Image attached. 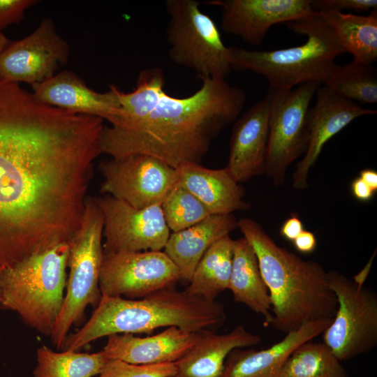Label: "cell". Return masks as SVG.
Instances as JSON below:
<instances>
[{"instance_id": "obj_26", "label": "cell", "mask_w": 377, "mask_h": 377, "mask_svg": "<svg viewBox=\"0 0 377 377\" xmlns=\"http://www.w3.org/2000/svg\"><path fill=\"white\" fill-rule=\"evenodd\" d=\"M234 239L230 235L215 242L198 263L186 290L208 301L228 288Z\"/></svg>"}, {"instance_id": "obj_37", "label": "cell", "mask_w": 377, "mask_h": 377, "mask_svg": "<svg viewBox=\"0 0 377 377\" xmlns=\"http://www.w3.org/2000/svg\"><path fill=\"white\" fill-rule=\"evenodd\" d=\"M353 195L358 200L368 202L373 198L375 192L360 177H356L350 184Z\"/></svg>"}, {"instance_id": "obj_6", "label": "cell", "mask_w": 377, "mask_h": 377, "mask_svg": "<svg viewBox=\"0 0 377 377\" xmlns=\"http://www.w3.org/2000/svg\"><path fill=\"white\" fill-rule=\"evenodd\" d=\"M68 256L69 244L63 243L4 267L0 306L51 336L64 300Z\"/></svg>"}, {"instance_id": "obj_33", "label": "cell", "mask_w": 377, "mask_h": 377, "mask_svg": "<svg viewBox=\"0 0 377 377\" xmlns=\"http://www.w3.org/2000/svg\"><path fill=\"white\" fill-rule=\"evenodd\" d=\"M312 9L320 11H334L342 13L343 10L363 12L377 8L376 0H311Z\"/></svg>"}, {"instance_id": "obj_8", "label": "cell", "mask_w": 377, "mask_h": 377, "mask_svg": "<svg viewBox=\"0 0 377 377\" xmlns=\"http://www.w3.org/2000/svg\"><path fill=\"white\" fill-rule=\"evenodd\" d=\"M196 0H167L168 55L174 64L193 71L201 80L226 78L231 72L228 47L213 19Z\"/></svg>"}, {"instance_id": "obj_10", "label": "cell", "mask_w": 377, "mask_h": 377, "mask_svg": "<svg viewBox=\"0 0 377 377\" xmlns=\"http://www.w3.org/2000/svg\"><path fill=\"white\" fill-rule=\"evenodd\" d=\"M320 85L309 82L294 90L268 88L270 112L264 173L276 186L284 183L288 167L306 150L307 114Z\"/></svg>"}, {"instance_id": "obj_20", "label": "cell", "mask_w": 377, "mask_h": 377, "mask_svg": "<svg viewBox=\"0 0 377 377\" xmlns=\"http://www.w3.org/2000/svg\"><path fill=\"white\" fill-rule=\"evenodd\" d=\"M332 320L328 318L305 323L266 349L233 350L226 358L221 377H279L292 352L300 344L323 334Z\"/></svg>"}, {"instance_id": "obj_13", "label": "cell", "mask_w": 377, "mask_h": 377, "mask_svg": "<svg viewBox=\"0 0 377 377\" xmlns=\"http://www.w3.org/2000/svg\"><path fill=\"white\" fill-rule=\"evenodd\" d=\"M96 200L103 216V255L164 249L170 230L161 205L137 209L110 195Z\"/></svg>"}, {"instance_id": "obj_5", "label": "cell", "mask_w": 377, "mask_h": 377, "mask_svg": "<svg viewBox=\"0 0 377 377\" xmlns=\"http://www.w3.org/2000/svg\"><path fill=\"white\" fill-rule=\"evenodd\" d=\"M286 25L305 36V43L272 51L228 47L232 70L251 71L263 75L269 88L274 89L290 90L309 82L324 84L337 66L335 59L346 53L336 35L318 13Z\"/></svg>"}, {"instance_id": "obj_9", "label": "cell", "mask_w": 377, "mask_h": 377, "mask_svg": "<svg viewBox=\"0 0 377 377\" xmlns=\"http://www.w3.org/2000/svg\"><path fill=\"white\" fill-rule=\"evenodd\" d=\"M337 300L332 322L323 332V343L341 362L367 353L377 346V294L338 271L327 272Z\"/></svg>"}, {"instance_id": "obj_16", "label": "cell", "mask_w": 377, "mask_h": 377, "mask_svg": "<svg viewBox=\"0 0 377 377\" xmlns=\"http://www.w3.org/2000/svg\"><path fill=\"white\" fill-rule=\"evenodd\" d=\"M316 94L315 105L307 114V148L293 175V186L297 190L308 187L309 171L328 140L356 118L376 114V110L337 95L325 85H320Z\"/></svg>"}, {"instance_id": "obj_14", "label": "cell", "mask_w": 377, "mask_h": 377, "mask_svg": "<svg viewBox=\"0 0 377 377\" xmlns=\"http://www.w3.org/2000/svg\"><path fill=\"white\" fill-rule=\"evenodd\" d=\"M68 53V45L57 33L52 21L44 19L31 34L9 42L2 51L0 77L17 84L40 83L66 63Z\"/></svg>"}, {"instance_id": "obj_18", "label": "cell", "mask_w": 377, "mask_h": 377, "mask_svg": "<svg viewBox=\"0 0 377 377\" xmlns=\"http://www.w3.org/2000/svg\"><path fill=\"white\" fill-rule=\"evenodd\" d=\"M31 87L34 98L43 105L97 117L110 124L120 113L116 86L111 85L106 92H97L71 71H64Z\"/></svg>"}, {"instance_id": "obj_24", "label": "cell", "mask_w": 377, "mask_h": 377, "mask_svg": "<svg viewBox=\"0 0 377 377\" xmlns=\"http://www.w3.org/2000/svg\"><path fill=\"white\" fill-rule=\"evenodd\" d=\"M234 301L246 305L264 317V325H271L272 304L263 279L256 254L244 238L234 240L232 270L228 285Z\"/></svg>"}, {"instance_id": "obj_12", "label": "cell", "mask_w": 377, "mask_h": 377, "mask_svg": "<svg viewBox=\"0 0 377 377\" xmlns=\"http://www.w3.org/2000/svg\"><path fill=\"white\" fill-rule=\"evenodd\" d=\"M98 168L104 179L101 193L137 209L161 205L177 181L175 168L146 154L111 158Z\"/></svg>"}, {"instance_id": "obj_39", "label": "cell", "mask_w": 377, "mask_h": 377, "mask_svg": "<svg viewBox=\"0 0 377 377\" xmlns=\"http://www.w3.org/2000/svg\"><path fill=\"white\" fill-rule=\"evenodd\" d=\"M8 39L4 36L1 31H0V54L4 50V48L9 43Z\"/></svg>"}, {"instance_id": "obj_30", "label": "cell", "mask_w": 377, "mask_h": 377, "mask_svg": "<svg viewBox=\"0 0 377 377\" xmlns=\"http://www.w3.org/2000/svg\"><path fill=\"white\" fill-rule=\"evenodd\" d=\"M323 85L355 103H377V71L372 65L355 61L337 65Z\"/></svg>"}, {"instance_id": "obj_15", "label": "cell", "mask_w": 377, "mask_h": 377, "mask_svg": "<svg viewBox=\"0 0 377 377\" xmlns=\"http://www.w3.org/2000/svg\"><path fill=\"white\" fill-rule=\"evenodd\" d=\"M221 9V27L252 45L262 44L269 29L316 13L311 0H214Z\"/></svg>"}, {"instance_id": "obj_28", "label": "cell", "mask_w": 377, "mask_h": 377, "mask_svg": "<svg viewBox=\"0 0 377 377\" xmlns=\"http://www.w3.org/2000/svg\"><path fill=\"white\" fill-rule=\"evenodd\" d=\"M164 86L162 69L153 67L140 72L132 91L125 93L117 88L120 113L111 126L125 125L145 117L156 108L166 93Z\"/></svg>"}, {"instance_id": "obj_34", "label": "cell", "mask_w": 377, "mask_h": 377, "mask_svg": "<svg viewBox=\"0 0 377 377\" xmlns=\"http://www.w3.org/2000/svg\"><path fill=\"white\" fill-rule=\"evenodd\" d=\"M36 2L34 0H0V31L11 24L20 22L25 10Z\"/></svg>"}, {"instance_id": "obj_4", "label": "cell", "mask_w": 377, "mask_h": 377, "mask_svg": "<svg viewBox=\"0 0 377 377\" xmlns=\"http://www.w3.org/2000/svg\"><path fill=\"white\" fill-rule=\"evenodd\" d=\"M226 318L221 302L208 301L174 287L138 300L101 295L89 320L67 337L62 349L77 351L92 341L114 334L150 335L161 327H177L196 332L217 327Z\"/></svg>"}, {"instance_id": "obj_21", "label": "cell", "mask_w": 377, "mask_h": 377, "mask_svg": "<svg viewBox=\"0 0 377 377\" xmlns=\"http://www.w3.org/2000/svg\"><path fill=\"white\" fill-rule=\"evenodd\" d=\"M260 342L259 335L247 331L242 325L224 334L210 330L199 331L192 347L175 362L176 373L173 377H221L231 351L254 346Z\"/></svg>"}, {"instance_id": "obj_3", "label": "cell", "mask_w": 377, "mask_h": 377, "mask_svg": "<svg viewBox=\"0 0 377 377\" xmlns=\"http://www.w3.org/2000/svg\"><path fill=\"white\" fill-rule=\"evenodd\" d=\"M237 228L256 254L271 299V325L276 330L287 333L309 321L334 318L337 297L320 263L279 246L251 219H241Z\"/></svg>"}, {"instance_id": "obj_25", "label": "cell", "mask_w": 377, "mask_h": 377, "mask_svg": "<svg viewBox=\"0 0 377 377\" xmlns=\"http://www.w3.org/2000/svg\"><path fill=\"white\" fill-rule=\"evenodd\" d=\"M353 61L372 65L377 60V8L368 15L334 11L318 12Z\"/></svg>"}, {"instance_id": "obj_29", "label": "cell", "mask_w": 377, "mask_h": 377, "mask_svg": "<svg viewBox=\"0 0 377 377\" xmlns=\"http://www.w3.org/2000/svg\"><path fill=\"white\" fill-rule=\"evenodd\" d=\"M279 377H348V372L326 344L308 341L292 352Z\"/></svg>"}, {"instance_id": "obj_36", "label": "cell", "mask_w": 377, "mask_h": 377, "mask_svg": "<svg viewBox=\"0 0 377 377\" xmlns=\"http://www.w3.org/2000/svg\"><path fill=\"white\" fill-rule=\"evenodd\" d=\"M293 243L297 251L305 254L313 253L317 245L315 235L306 230H304Z\"/></svg>"}, {"instance_id": "obj_23", "label": "cell", "mask_w": 377, "mask_h": 377, "mask_svg": "<svg viewBox=\"0 0 377 377\" xmlns=\"http://www.w3.org/2000/svg\"><path fill=\"white\" fill-rule=\"evenodd\" d=\"M232 214H210L200 222L170 232L165 253L177 267L180 279L189 282L200 260L215 242L237 228Z\"/></svg>"}, {"instance_id": "obj_22", "label": "cell", "mask_w": 377, "mask_h": 377, "mask_svg": "<svg viewBox=\"0 0 377 377\" xmlns=\"http://www.w3.org/2000/svg\"><path fill=\"white\" fill-rule=\"evenodd\" d=\"M176 170L177 182L194 195L211 214H230L248 209L244 189L226 169H209L200 163H186Z\"/></svg>"}, {"instance_id": "obj_32", "label": "cell", "mask_w": 377, "mask_h": 377, "mask_svg": "<svg viewBox=\"0 0 377 377\" xmlns=\"http://www.w3.org/2000/svg\"><path fill=\"white\" fill-rule=\"evenodd\" d=\"M175 362L137 365L118 360H109L98 377H173Z\"/></svg>"}, {"instance_id": "obj_2", "label": "cell", "mask_w": 377, "mask_h": 377, "mask_svg": "<svg viewBox=\"0 0 377 377\" xmlns=\"http://www.w3.org/2000/svg\"><path fill=\"white\" fill-rule=\"evenodd\" d=\"M246 101L245 92L226 78L202 79L191 96L176 98L165 93L140 120L104 126L101 151L114 159L149 155L175 169L200 163L213 140L238 118Z\"/></svg>"}, {"instance_id": "obj_7", "label": "cell", "mask_w": 377, "mask_h": 377, "mask_svg": "<svg viewBox=\"0 0 377 377\" xmlns=\"http://www.w3.org/2000/svg\"><path fill=\"white\" fill-rule=\"evenodd\" d=\"M103 216L96 198L88 197L80 228L69 243L70 274L63 305L51 339L62 349L70 328L77 325L89 305L97 306L101 293L99 276L103 258Z\"/></svg>"}, {"instance_id": "obj_31", "label": "cell", "mask_w": 377, "mask_h": 377, "mask_svg": "<svg viewBox=\"0 0 377 377\" xmlns=\"http://www.w3.org/2000/svg\"><path fill=\"white\" fill-rule=\"evenodd\" d=\"M170 232L188 228L200 222L211 213L194 195L177 181L161 204Z\"/></svg>"}, {"instance_id": "obj_11", "label": "cell", "mask_w": 377, "mask_h": 377, "mask_svg": "<svg viewBox=\"0 0 377 377\" xmlns=\"http://www.w3.org/2000/svg\"><path fill=\"white\" fill-rule=\"evenodd\" d=\"M179 279L164 251H122L103 255L99 288L101 295L135 300L174 287Z\"/></svg>"}, {"instance_id": "obj_19", "label": "cell", "mask_w": 377, "mask_h": 377, "mask_svg": "<svg viewBox=\"0 0 377 377\" xmlns=\"http://www.w3.org/2000/svg\"><path fill=\"white\" fill-rule=\"evenodd\" d=\"M197 332L169 327L145 337L131 333L114 334L108 337L102 351L109 360H118L137 365L175 362L192 347Z\"/></svg>"}, {"instance_id": "obj_27", "label": "cell", "mask_w": 377, "mask_h": 377, "mask_svg": "<svg viewBox=\"0 0 377 377\" xmlns=\"http://www.w3.org/2000/svg\"><path fill=\"white\" fill-rule=\"evenodd\" d=\"M36 359L34 377H93L109 361L102 350L94 353L55 352L44 345L37 349Z\"/></svg>"}, {"instance_id": "obj_38", "label": "cell", "mask_w": 377, "mask_h": 377, "mask_svg": "<svg viewBox=\"0 0 377 377\" xmlns=\"http://www.w3.org/2000/svg\"><path fill=\"white\" fill-rule=\"evenodd\" d=\"M360 177L375 193L377 191V172L372 169H364L360 171Z\"/></svg>"}, {"instance_id": "obj_35", "label": "cell", "mask_w": 377, "mask_h": 377, "mask_svg": "<svg viewBox=\"0 0 377 377\" xmlns=\"http://www.w3.org/2000/svg\"><path fill=\"white\" fill-rule=\"evenodd\" d=\"M303 223L297 215L288 218L280 228V235L286 240L293 242L304 230Z\"/></svg>"}, {"instance_id": "obj_17", "label": "cell", "mask_w": 377, "mask_h": 377, "mask_svg": "<svg viewBox=\"0 0 377 377\" xmlns=\"http://www.w3.org/2000/svg\"><path fill=\"white\" fill-rule=\"evenodd\" d=\"M269 112V99L266 95L235 121L225 168L239 184L265 172Z\"/></svg>"}, {"instance_id": "obj_40", "label": "cell", "mask_w": 377, "mask_h": 377, "mask_svg": "<svg viewBox=\"0 0 377 377\" xmlns=\"http://www.w3.org/2000/svg\"><path fill=\"white\" fill-rule=\"evenodd\" d=\"M3 269H4V267L0 266V277H1V273H2L3 270ZM0 300H1V290H0Z\"/></svg>"}, {"instance_id": "obj_1", "label": "cell", "mask_w": 377, "mask_h": 377, "mask_svg": "<svg viewBox=\"0 0 377 377\" xmlns=\"http://www.w3.org/2000/svg\"><path fill=\"white\" fill-rule=\"evenodd\" d=\"M103 119L36 101L0 77V266L58 244L80 227Z\"/></svg>"}]
</instances>
